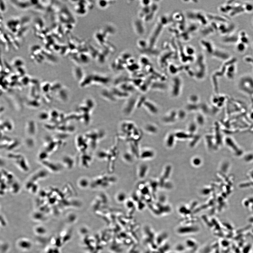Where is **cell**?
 I'll use <instances>...</instances> for the list:
<instances>
[{
	"instance_id": "603a6c76",
	"label": "cell",
	"mask_w": 253,
	"mask_h": 253,
	"mask_svg": "<svg viewBox=\"0 0 253 253\" xmlns=\"http://www.w3.org/2000/svg\"><path fill=\"white\" fill-rule=\"evenodd\" d=\"M242 37L241 38V41L243 43H248V40L247 38H246V36H245V34H242Z\"/></svg>"
},
{
	"instance_id": "8fae6325",
	"label": "cell",
	"mask_w": 253,
	"mask_h": 253,
	"mask_svg": "<svg viewBox=\"0 0 253 253\" xmlns=\"http://www.w3.org/2000/svg\"><path fill=\"white\" fill-rule=\"evenodd\" d=\"M12 64L17 68L21 67L24 64V62L22 59L17 57L12 60Z\"/></svg>"
},
{
	"instance_id": "ffe728a7",
	"label": "cell",
	"mask_w": 253,
	"mask_h": 253,
	"mask_svg": "<svg viewBox=\"0 0 253 253\" xmlns=\"http://www.w3.org/2000/svg\"><path fill=\"white\" fill-rule=\"evenodd\" d=\"M6 6L4 1H1V11L4 12L5 11Z\"/></svg>"
},
{
	"instance_id": "44dd1931",
	"label": "cell",
	"mask_w": 253,
	"mask_h": 253,
	"mask_svg": "<svg viewBox=\"0 0 253 253\" xmlns=\"http://www.w3.org/2000/svg\"><path fill=\"white\" fill-rule=\"evenodd\" d=\"M201 161L199 158H195L193 160V163L195 165H199L201 164Z\"/></svg>"
},
{
	"instance_id": "52a82bcc",
	"label": "cell",
	"mask_w": 253,
	"mask_h": 253,
	"mask_svg": "<svg viewBox=\"0 0 253 253\" xmlns=\"http://www.w3.org/2000/svg\"><path fill=\"white\" fill-rule=\"evenodd\" d=\"M14 4H15V5H16V7H17L18 8H19L20 9H26L28 8L32 5L31 3L28 2V1H12Z\"/></svg>"
},
{
	"instance_id": "e0dca14e",
	"label": "cell",
	"mask_w": 253,
	"mask_h": 253,
	"mask_svg": "<svg viewBox=\"0 0 253 253\" xmlns=\"http://www.w3.org/2000/svg\"><path fill=\"white\" fill-rule=\"evenodd\" d=\"M186 116V113L185 111L181 109L177 111V119L181 120L185 119Z\"/></svg>"
},
{
	"instance_id": "2e32d148",
	"label": "cell",
	"mask_w": 253,
	"mask_h": 253,
	"mask_svg": "<svg viewBox=\"0 0 253 253\" xmlns=\"http://www.w3.org/2000/svg\"><path fill=\"white\" fill-rule=\"evenodd\" d=\"M199 108V106H198L197 104L190 103V104L188 105L186 107V109L189 111H196Z\"/></svg>"
},
{
	"instance_id": "4fadbf2b",
	"label": "cell",
	"mask_w": 253,
	"mask_h": 253,
	"mask_svg": "<svg viewBox=\"0 0 253 253\" xmlns=\"http://www.w3.org/2000/svg\"><path fill=\"white\" fill-rule=\"evenodd\" d=\"M80 185L83 188L86 189L90 185V181L89 179L87 178H84L81 180Z\"/></svg>"
},
{
	"instance_id": "d4e9b609",
	"label": "cell",
	"mask_w": 253,
	"mask_h": 253,
	"mask_svg": "<svg viewBox=\"0 0 253 253\" xmlns=\"http://www.w3.org/2000/svg\"><path fill=\"white\" fill-rule=\"evenodd\" d=\"M199 138H200L199 136H195V141H197V140H198V139H199ZM195 142H196V141H194L193 140V142H192V143H193V144H192V145H194V143H195Z\"/></svg>"
},
{
	"instance_id": "30bf717a",
	"label": "cell",
	"mask_w": 253,
	"mask_h": 253,
	"mask_svg": "<svg viewBox=\"0 0 253 253\" xmlns=\"http://www.w3.org/2000/svg\"><path fill=\"white\" fill-rule=\"evenodd\" d=\"M197 125L195 122H192L189 124L188 126V132L190 134L193 135L196 132L197 129Z\"/></svg>"
},
{
	"instance_id": "d6986e66",
	"label": "cell",
	"mask_w": 253,
	"mask_h": 253,
	"mask_svg": "<svg viewBox=\"0 0 253 253\" xmlns=\"http://www.w3.org/2000/svg\"><path fill=\"white\" fill-rule=\"evenodd\" d=\"M147 170V167L145 165H142L140 168L139 175L140 178H143L145 176Z\"/></svg>"
},
{
	"instance_id": "5bb4252c",
	"label": "cell",
	"mask_w": 253,
	"mask_h": 253,
	"mask_svg": "<svg viewBox=\"0 0 253 253\" xmlns=\"http://www.w3.org/2000/svg\"><path fill=\"white\" fill-rule=\"evenodd\" d=\"M126 195L123 192H119L118 193L116 196V199L119 202H122L126 200Z\"/></svg>"
},
{
	"instance_id": "7c38bea8",
	"label": "cell",
	"mask_w": 253,
	"mask_h": 253,
	"mask_svg": "<svg viewBox=\"0 0 253 253\" xmlns=\"http://www.w3.org/2000/svg\"><path fill=\"white\" fill-rule=\"evenodd\" d=\"M175 137V134L170 133L167 136L166 144L168 147H172L173 146L174 142V139Z\"/></svg>"
},
{
	"instance_id": "9a60e30c",
	"label": "cell",
	"mask_w": 253,
	"mask_h": 253,
	"mask_svg": "<svg viewBox=\"0 0 253 253\" xmlns=\"http://www.w3.org/2000/svg\"><path fill=\"white\" fill-rule=\"evenodd\" d=\"M153 155L152 152L150 150H146L142 152L141 156L142 159H145V158L152 157L153 156Z\"/></svg>"
},
{
	"instance_id": "ac0fdd59",
	"label": "cell",
	"mask_w": 253,
	"mask_h": 253,
	"mask_svg": "<svg viewBox=\"0 0 253 253\" xmlns=\"http://www.w3.org/2000/svg\"><path fill=\"white\" fill-rule=\"evenodd\" d=\"M199 100V98L197 95H192L189 97V101L191 102V103L197 104Z\"/></svg>"
},
{
	"instance_id": "7402d4cb",
	"label": "cell",
	"mask_w": 253,
	"mask_h": 253,
	"mask_svg": "<svg viewBox=\"0 0 253 253\" xmlns=\"http://www.w3.org/2000/svg\"><path fill=\"white\" fill-rule=\"evenodd\" d=\"M238 50L240 51V52L243 51L245 49V46L243 44H242V43L239 44L238 46Z\"/></svg>"
},
{
	"instance_id": "277c9868",
	"label": "cell",
	"mask_w": 253,
	"mask_h": 253,
	"mask_svg": "<svg viewBox=\"0 0 253 253\" xmlns=\"http://www.w3.org/2000/svg\"><path fill=\"white\" fill-rule=\"evenodd\" d=\"M18 241V245L19 247L23 250H28L31 249L32 243L30 240L27 239H21Z\"/></svg>"
},
{
	"instance_id": "9c48e42d",
	"label": "cell",
	"mask_w": 253,
	"mask_h": 253,
	"mask_svg": "<svg viewBox=\"0 0 253 253\" xmlns=\"http://www.w3.org/2000/svg\"><path fill=\"white\" fill-rule=\"evenodd\" d=\"M205 122L204 116L202 114L199 113L195 117V123L197 125L202 126L204 125Z\"/></svg>"
},
{
	"instance_id": "8992f818",
	"label": "cell",
	"mask_w": 253,
	"mask_h": 253,
	"mask_svg": "<svg viewBox=\"0 0 253 253\" xmlns=\"http://www.w3.org/2000/svg\"><path fill=\"white\" fill-rule=\"evenodd\" d=\"M144 129L147 133L150 134H156L157 133L158 130V127L154 124L147 123L144 127Z\"/></svg>"
},
{
	"instance_id": "6da1fadb",
	"label": "cell",
	"mask_w": 253,
	"mask_h": 253,
	"mask_svg": "<svg viewBox=\"0 0 253 253\" xmlns=\"http://www.w3.org/2000/svg\"><path fill=\"white\" fill-rule=\"evenodd\" d=\"M238 83V88L240 91L246 94L253 93V80L249 77H244Z\"/></svg>"
},
{
	"instance_id": "cb8c5ba5",
	"label": "cell",
	"mask_w": 253,
	"mask_h": 253,
	"mask_svg": "<svg viewBox=\"0 0 253 253\" xmlns=\"http://www.w3.org/2000/svg\"><path fill=\"white\" fill-rule=\"evenodd\" d=\"M253 8V7L252 5H248L247 6L246 9L248 10L251 11L252 10Z\"/></svg>"
},
{
	"instance_id": "ba28073f",
	"label": "cell",
	"mask_w": 253,
	"mask_h": 253,
	"mask_svg": "<svg viewBox=\"0 0 253 253\" xmlns=\"http://www.w3.org/2000/svg\"><path fill=\"white\" fill-rule=\"evenodd\" d=\"M175 137L179 139H187L190 138H192L193 135L191 134L188 132L185 133L184 132H178L175 134Z\"/></svg>"
},
{
	"instance_id": "5b68a950",
	"label": "cell",
	"mask_w": 253,
	"mask_h": 253,
	"mask_svg": "<svg viewBox=\"0 0 253 253\" xmlns=\"http://www.w3.org/2000/svg\"><path fill=\"white\" fill-rule=\"evenodd\" d=\"M181 83H173V85L171 87L170 94L172 97H177L179 96L181 90Z\"/></svg>"
},
{
	"instance_id": "7a4b0ae2",
	"label": "cell",
	"mask_w": 253,
	"mask_h": 253,
	"mask_svg": "<svg viewBox=\"0 0 253 253\" xmlns=\"http://www.w3.org/2000/svg\"><path fill=\"white\" fill-rule=\"evenodd\" d=\"M177 119V111H172L163 117L162 121L164 123L169 124L175 122Z\"/></svg>"
},
{
	"instance_id": "3957f363",
	"label": "cell",
	"mask_w": 253,
	"mask_h": 253,
	"mask_svg": "<svg viewBox=\"0 0 253 253\" xmlns=\"http://www.w3.org/2000/svg\"><path fill=\"white\" fill-rule=\"evenodd\" d=\"M144 105L145 107L148 111L149 112L153 114H156L158 112V109L157 107L154 104L150 101H145L144 103Z\"/></svg>"
}]
</instances>
